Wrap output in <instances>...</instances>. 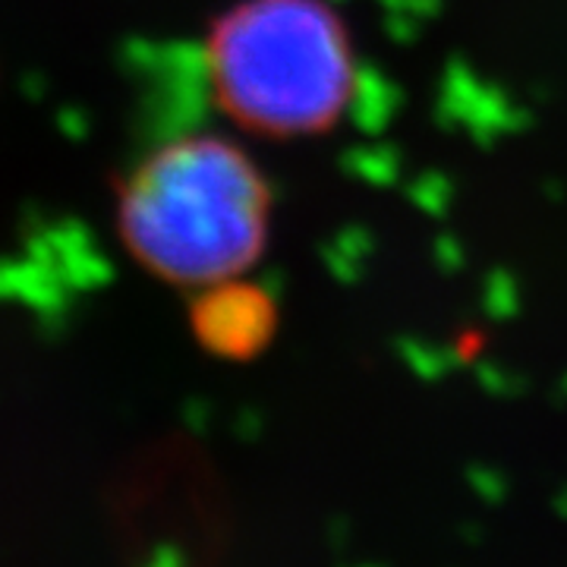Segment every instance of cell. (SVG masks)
Segmentation results:
<instances>
[{
    "label": "cell",
    "instance_id": "6da1fadb",
    "mask_svg": "<svg viewBox=\"0 0 567 567\" xmlns=\"http://www.w3.org/2000/svg\"><path fill=\"white\" fill-rule=\"evenodd\" d=\"M123 244L167 281H215L252 256L262 189L249 164L218 140H183L155 152L123 186Z\"/></svg>",
    "mask_w": 567,
    "mask_h": 567
},
{
    "label": "cell",
    "instance_id": "7a4b0ae2",
    "mask_svg": "<svg viewBox=\"0 0 567 567\" xmlns=\"http://www.w3.org/2000/svg\"><path fill=\"white\" fill-rule=\"evenodd\" d=\"M319 35L306 25L290 29V7L252 3L218 25L212 44V73L224 104L256 123H290L303 114L328 76L319 73Z\"/></svg>",
    "mask_w": 567,
    "mask_h": 567
}]
</instances>
